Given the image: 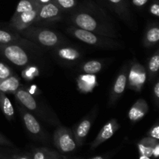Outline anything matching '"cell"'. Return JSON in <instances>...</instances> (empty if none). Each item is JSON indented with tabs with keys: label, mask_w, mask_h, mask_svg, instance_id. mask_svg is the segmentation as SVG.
Masks as SVG:
<instances>
[{
	"label": "cell",
	"mask_w": 159,
	"mask_h": 159,
	"mask_svg": "<svg viewBox=\"0 0 159 159\" xmlns=\"http://www.w3.org/2000/svg\"><path fill=\"white\" fill-rule=\"evenodd\" d=\"M17 103L33 115L53 126H60L61 123L56 113L47 104L43 103L37 96H33L26 87L21 86L14 93Z\"/></svg>",
	"instance_id": "7a4b0ae2"
},
{
	"label": "cell",
	"mask_w": 159,
	"mask_h": 159,
	"mask_svg": "<svg viewBox=\"0 0 159 159\" xmlns=\"http://www.w3.org/2000/svg\"><path fill=\"white\" fill-rule=\"evenodd\" d=\"M66 30L68 34H70L71 37L90 46L108 50L122 49L124 48L123 43L116 40L115 38L99 35V34L76 27L72 25L67 28Z\"/></svg>",
	"instance_id": "277c9868"
},
{
	"label": "cell",
	"mask_w": 159,
	"mask_h": 159,
	"mask_svg": "<svg viewBox=\"0 0 159 159\" xmlns=\"http://www.w3.org/2000/svg\"><path fill=\"white\" fill-rule=\"evenodd\" d=\"M78 85L80 89V91H82V93H88L93 89V87L96 86V82L95 79H91L89 82H87V79H85L84 75L80 76L78 78Z\"/></svg>",
	"instance_id": "484cf974"
},
{
	"label": "cell",
	"mask_w": 159,
	"mask_h": 159,
	"mask_svg": "<svg viewBox=\"0 0 159 159\" xmlns=\"http://www.w3.org/2000/svg\"><path fill=\"white\" fill-rule=\"evenodd\" d=\"M72 26L105 37L117 38V28L112 19L98 6L84 5L72 12L70 16Z\"/></svg>",
	"instance_id": "6da1fadb"
},
{
	"label": "cell",
	"mask_w": 159,
	"mask_h": 159,
	"mask_svg": "<svg viewBox=\"0 0 159 159\" xmlns=\"http://www.w3.org/2000/svg\"><path fill=\"white\" fill-rule=\"evenodd\" d=\"M53 56L64 65H73L79 62L83 56L82 51L75 46L68 43L56 47L51 49Z\"/></svg>",
	"instance_id": "8fae6325"
},
{
	"label": "cell",
	"mask_w": 159,
	"mask_h": 159,
	"mask_svg": "<svg viewBox=\"0 0 159 159\" xmlns=\"http://www.w3.org/2000/svg\"><path fill=\"white\" fill-rule=\"evenodd\" d=\"M16 108L23 121V126L31 138L40 142H48L50 140L49 135L39 122L37 118L18 103Z\"/></svg>",
	"instance_id": "8992f818"
},
{
	"label": "cell",
	"mask_w": 159,
	"mask_h": 159,
	"mask_svg": "<svg viewBox=\"0 0 159 159\" xmlns=\"http://www.w3.org/2000/svg\"><path fill=\"white\" fill-rule=\"evenodd\" d=\"M40 75V69L37 65L31 63L23 68L22 77L26 81H32Z\"/></svg>",
	"instance_id": "cb8c5ba5"
},
{
	"label": "cell",
	"mask_w": 159,
	"mask_h": 159,
	"mask_svg": "<svg viewBox=\"0 0 159 159\" xmlns=\"http://www.w3.org/2000/svg\"><path fill=\"white\" fill-rule=\"evenodd\" d=\"M120 128V125L118 123L117 120L114 119V118L110 120L102 127V129L99 132L96 138L91 143V144H90V149L91 150H94L96 148L99 147L100 144H102V143L108 141L109 139H110L116 134V132Z\"/></svg>",
	"instance_id": "9a60e30c"
},
{
	"label": "cell",
	"mask_w": 159,
	"mask_h": 159,
	"mask_svg": "<svg viewBox=\"0 0 159 159\" xmlns=\"http://www.w3.org/2000/svg\"><path fill=\"white\" fill-rule=\"evenodd\" d=\"M6 159H32L30 153H17L9 152Z\"/></svg>",
	"instance_id": "f546056e"
},
{
	"label": "cell",
	"mask_w": 159,
	"mask_h": 159,
	"mask_svg": "<svg viewBox=\"0 0 159 159\" xmlns=\"http://www.w3.org/2000/svg\"><path fill=\"white\" fill-rule=\"evenodd\" d=\"M148 111L149 107L148 102L144 99L140 98L130 107L127 116L132 124H136L143 119Z\"/></svg>",
	"instance_id": "2e32d148"
},
{
	"label": "cell",
	"mask_w": 159,
	"mask_h": 159,
	"mask_svg": "<svg viewBox=\"0 0 159 159\" xmlns=\"http://www.w3.org/2000/svg\"><path fill=\"white\" fill-rule=\"evenodd\" d=\"M152 156L155 159H158L159 157V144H156L153 149V152H152Z\"/></svg>",
	"instance_id": "e575fe53"
},
{
	"label": "cell",
	"mask_w": 159,
	"mask_h": 159,
	"mask_svg": "<svg viewBox=\"0 0 159 159\" xmlns=\"http://www.w3.org/2000/svg\"><path fill=\"white\" fill-rule=\"evenodd\" d=\"M13 74H15L13 69L6 62L0 60V80H3Z\"/></svg>",
	"instance_id": "4316f807"
},
{
	"label": "cell",
	"mask_w": 159,
	"mask_h": 159,
	"mask_svg": "<svg viewBox=\"0 0 159 159\" xmlns=\"http://www.w3.org/2000/svg\"><path fill=\"white\" fill-rule=\"evenodd\" d=\"M148 1L149 0H131V2L135 7L138 8V9H142L148 2Z\"/></svg>",
	"instance_id": "836d02e7"
},
{
	"label": "cell",
	"mask_w": 159,
	"mask_h": 159,
	"mask_svg": "<svg viewBox=\"0 0 159 159\" xmlns=\"http://www.w3.org/2000/svg\"><path fill=\"white\" fill-rule=\"evenodd\" d=\"M98 113V106L96 105L91 112L88 113L85 116H84L79 124L74 127L72 130L74 134L75 139L77 143L78 147H81L85 142L87 136L90 131L92 126L94 123L95 119Z\"/></svg>",
	"instance_id": "7c38bea8"
},
{
	"label": "cell",
	"mask_w": 159,
	"mask_h": 159,
	"mask_svg": "<svg viewBox=\"0 0 159 159\" xmlns=\"http://www.w3.org/2000/svg\"><path fill=\"white\" fill-rule=\"evenodd\" d=\"M19 34L41 48L54 49L56 47L67 43L63 36L57 31L33 25L23 30Z\"/></svg>",
	"instance_id": "3957f363"
},
{
	"label": "cell",
	"mask_w": 159,
	"mask_h": 159,
	"mask_svg": "<svg viewBox=\"0 0 159 159\" xmlns=\"http://www.w3.org/2000/svg\"><path fill=\"white\" fill-rule=\"evenodd\" d=\"M20 86V79L16 74L0 80V92L6 94H14Z\"/></svg>",
	"instance_id": "ac0fdd59"
},
{
	"label": "cell",
	"mask_w": 159,
	"mask_h": 159,
	"mask_svg": "<svg viewBox=\"0 0 159 159\" xmlns=\"http://www.w3.org/2000/svg\"><path fill=\"white\" fill-rule=\"evenodd\" d=\"M159 69V51L156 50L148 59L146 68L147 79L149 82H154L158 78Z\"/></svg>",
	"instance_id": "d6986e66"
},
{
	"label": "cell",
	"mask_w": 159,
	"mask_h": 159,
	"mask_svg": "<svg viewBox=\"0 0 159 159\" xmlns=\"http://www.w3.org/2000/svg\"><path fill=\"white\" fill-rule=\"evenodd\" d=\"M110 157H111V154L108 153V154H106V155H97V156L93 157V158L89 159H110Z\"/></svg>",
	"instance_id": "d590c367"
},
{
	"label": "cell",
	"mask_w": 159,
	"mask_h": 159,
	"mask_svg": "<svg viewBox=\"0 0 159 159\" xmlns=\"http://www.w3.org/2000/svg\"><path fill=\"white\" fill-rule=\"evenodd\" d=\"M138 146V152H139L140 155H143V156L147 157H152V152H153L154 148L148 147V146H144L143 144L138 143L137 144Z\"/></svg>",
	"instance_id": "83f0119b"
},
{
	"label": "cell",
	"mask_w": 159,
	"mask_h": 159,
	"mask_svg": "<svg viewBox=\"0 0 159 159\" xmlns=\"http://www.w3.org/2000/svg\"><path fill=\"white\" fill-rule=\"evenodd\" d=\"M74 159H82V158H74Z\"/></svg>",
	"instance_id": "ab89813d"
},
{
	"label": "cell",
	"mask_w": 159,
	"mask_h": 159,
	"mask_svg": "<svg viewBox=\"0 0 159 159\" xmlns=\"http://www.w3.org/2000/svg\"><path fill=\"white\" fill-rule=\"evenodd\" d=\"M146 81H147L146 68L141 63H139V61L134 57L129 64L127 86L130 89L134 90L137 93H140L142 90Z\"/></svg>",
	"instance_id": "ba28073f"
},
{
	"label": "cell",
	"mask_w": 159,
	"mask_h": 159,
	"mask_svg": "<svg viewBox=\"0 0 159 159\" xmlns=\"http://www.w3.org/2000/svg\"><path fill=\"white\" fill-rule=\"evenodd\" d=\"M147 137L159 140V125L158 123H156L153 127H151L150 130L148 131Z\"/></svg>",
	"instance_id": "4dcf8cb0"
},
{
	"label": "cell",
	"mask_w": 159,
	"mask_h": 159,
	"mask_svg": "<svg viewBox=\"0 0 159 159\" xmlns=\"http://www.w3.org/2000/svg\"><path fill=\"white\" fill-rule=\"evenodd\" d=\"M0 110L7 120L12 121L15 118V110L12 102L6 93L0 92Z\"/></svg>",
	"instance_id": "44dd1931"
},
{
	"label": "cell",
	"mask_w": 159,
	"mask_h": 159,
	"mask_svg": "<svg viewBox=\"0 0 159 159\" xmlns=\"http://www.w3.org/2000/svg\"><path fill=\"white\" fill-rule=\"evenodd\" d=\"M0 145L6 146V147L9 148H15L13 143L2 133H0Z\"/></svg>",
	"instance_id": "d6a6232c"
},
{
	"label": "cell",
	"mask_w": 159,
	"mask_h": 159,
	"mask_svg": "<svg viewBox=\"0 0 159 159\" xmlns=\"http://www.w3.org/2000/svg\"><path fill=\"white\" fill-rule=\"evenodd\" d=\"M9 153H6V152H0V159H6V156L8 155Z\"/></svg>",
	"instance_id": "74e56055"
},
{
	"label": "cell",
	"mask_w": 159,
	"mask_h": 159,
	"mask_svg": "<svg viewBox=\"0 0 159 159\" xmlns=\"http://www.w3.org/2000/svg\"><path fill=\"white\" fill-rule=\"evenodd\" d=\"M32 159H61L59 152L48 148H35L30 152Z\"/></svg>",
	"instance_id": "7402d4cb"
},
{
	"label": "cell",
	"mask_w": 159,
	"mask_h": 159,
	"mask_svg": "<svg viewBox=\"0 0 159 159\" xmlns=\"http://www.w3.org/2000/svg\"><path fill=\"white\" fill-rule=\"evenodd\" d=\"M149 12L152 15L155 16V17L159 16V3L158 0H155L151 4L150 8H149Z\"/></svg>",
	"instance_id": "1f68e13d"
},
{
	"label": "cell",
	"mask_w": 159,
	"mask_h": 159,
	"mask_svg": "<svg viewBox=\"0 0 159 159\" xmlns=\"http://www.w3.org/2000/svg\"><path fill=\"white\" fill-rule=\"evenodd\" d=\"M152 96H153V101L155 102V105L157 108H158L159 105V80L157 78L155 80V83L153 85V89H152Z\"/></svg>",
	"instance_id": "f1b7e54d"
},
{
	"label": "cell",
	"mask_w": 159,
	"mask_h": 159,
	"mask_svg": "<svg viewBox=\"0 0 159 159\" xmlns=\"http://www.w3.org/2000/svg\"><path fill=\"white\" fill-rule=\"evenodd\" d=\"M116 15L130 27H134L136 23L134 20L127 0H104Z\"/></svg>",
	"instance_id": "5bb4252c"
},
{
	"label": "cell",
	"mask_w": 159,
	"mask_h": 159,
	"mask_svg": "<svg viewBox=\"0 0 159 159\" xmlns=\"http://www.w3.org/2000/svg\"><path fill=\"white\" fill-rule=\"evenodd\" d=\"M105 66V60H89L84 62L80 66V71L85 75H95L98 74L103 69Z\"/></svg>",
	"instance_id": "ffe728a7"
},
{
	"label": "cell",
	"mask_w": 159,
	"mask_h": 159,
	"mask_svg": "<svg viewBox=\"0 0 159 159\" xmlns=\"http://www.w3.org/2000/svg\"><path fill=\"white\" fill-rule=\"evenodd\" d=\"M159 41V26L157 21L151 22L148 25L144 37H143V46L146 48H152L156 45Z\"/></svg>",
	"instance_id": "e0dca14e"
},
{
	"label": "cell",
	"mask_w": 159,
	"mask_h": 159,
	"mask_svg": "<svg viewBox=\"0 0 159 159\" xmlns=\"http://www.w3.org/2000/svg\"><path fill=\"white\" fill-rule=\"evenodd\" d=\"M129 63H125L120 69L114 82H113L112 88L110 89V96H109L108 107H112L118 102L121 96L125 92L127 86V77H128Z\"/></svg>",
	"instance_id": "9c48e42d"
},
{
	"label": "cell",
	"mask_w": 159,
	"mask_h": 159,
	"mask_svg": "<svg viewBox=\"0 0 159 159\" xmlns=\"http://www.w3.org/2000/svg\"><path fill=\"white\" fill-rule=\"evenodd\" d=\"M31 54L35 53L20 45L0 43V55L18 68H23L32 63Z\"/></svg>",
	"instance_id": "5b68a950"
},
{
	"label": "cell",
	"mask_w": 159,
	"mask_h": 159,
	"mask_svg": "<svg viewBox=\"0 0 159 159\" xmlns=\"http://www.w3.org/2000/svg\"><path fill=\"white\" fill-rule=\"evenodd\" d=\"M139 159H152V158H151V157H147V156H143V155H140Z\"/></svg>",
	"instance_id": "f35d334b"
},
{
	"label": "cell",
	"mask_w": 159,
	"mask_h": 159,
	"mask_svg": "<svg viewBox=\"0 0 159 159\" xmlns=\"http://www.w3.org/2000/svg\"><path fill=\"white\" fill-rule=\"evenodd\" d=\"M53 142L56 148L61 154L71 153L78 148L72 130L61 125L57 126L54 132Z\"/></svg>",
	"instance_id": "52a82bcc"
},
{
	"label": "cell",
	"mask_w": 159,
	"mask_h": 159,
	"mask_svg": "<svg viewBox=\"0 0 159 159\" xmlns=\"http://www.w3.org/2000/svg\"><path fill=\"white\" fill-rule=\"evenodd\" d=\"M36 1H37L40 6H42V5H44V4H47V3L51 2H52L53 0H36Z\"/></svg>",
	"instance_id": "8d00e7d4"
},
{
	"label": "cell",
	"mask_w": 159,
	"mask_h": 159,
	"mask_svg": "<svg viewBox=\"0 0 159 159\" xmlns=\"http://www.w3.org/2000/svg\"><path fill=\"white\" fill-rule=\"evenodd\" d=\"M62 13L63 12L53 1L42 5L39 9L37 18L33 26L52 24L62 18Z\"/></svg>",
	"instance_id": "4fadbf2b"
},
{
	"label": "cell",
	"mask_w": 159,
	"mask_h": 159,
	"mask_svg": "<svg viewBox=\"0 0 159 159\" xmlns=\"http://www.w3.org/2000/svg\"><path fill=\"white\" fill-rule=\"evenodd\" d=\"M62 12L72 11L77 6V0H53Z\"/></svg>",
	"instance_id": "d4e9b609"
},
{
	"label": "cell",
	"mask_w": 159,
	"mask_h": 159,
	"mask_svg": "<svg viewBox=\"0 0 159 159\" xmlns=\"http://www.w3.org/2000/svg\"><path fill=\"white\" fill-rule=\"evenodd\" d=\"M40 6V5L36 0H20L17 5L15 12H14L11 19L16 18L23 12L30 11L32 9H36V8H39Z\"/></svg>",
	"instance_id": "603a6c76"
},
{
	"label": "cell",
	"mask_w": 159,
	"mask_h": 159,
	"mask_svg": "<svg viewBox=\"0 0 159 159\" xmlns=\"http://www.w3.org/2000/svg\"><path fill=\"white\" fill-rule=\"evenodd\" d=\"M0 43L2 44H17L30 50L34 53L40 54L43 48L36 43L30 41L27 39L22 37L19 33L11 30H5L0 28Z\"/></svg>",
	"instance_id": "30bf717a"
}]
</instances>
